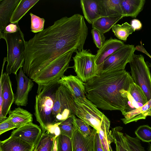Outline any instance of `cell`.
Instances as JSON below:
<instances>
[{"instance_id": "1", "label": "cell", "mask_w": 151, "mask_h": 151, "mask_svg": "<svg viewBox=\"0 0 151 151\" xmlns=\"http://www.w3.org/2000/svg\"><path fill=\"white\" fill-rule=\"evenodd\" d=\"M88 34V28L80 14L55 21L25 41L24 73L32 79L58 57L70 51L83 49Z\"/></svg>"}, {"instance_id": "2", "label": "cell", "mask_w": 151, "mask_h": 151, "mask_svg": "<svg viewBox=\"0 0 151 151\" xmlns=\"http://www.w3.org/2000/svg\"><path fill=\"white\" fill-rule=\"evenodd\" d=\"M134 82L125 69L101 73L85 83L86 97L98 108L120 111L123 115L127 94Z\"/></svg>"}, {"instance_id": "3", "label": "cell", "mask_w": 151, "mask_h": 151, "mask_svg": "<svg viewBox=\"0 0 151 151\" xmlns=\"http://www.w3.org/2000/svg\"><path fill=\"white\" fill-rule=\"evenodd\" d=\"M58 81L45 85H38L34 115L42 131H46L48 126L56 123L53 116L52 110L55 92L59 85Z\"/></svg>"}, {"instance_id": "4", "label": "cell", "mask_w": 151, "mask_h": 151, "mask_svg": "<svg viewBox=\"0 0 151 151\" xmlns=\"http://www.w3.org/2000/svg\"><path fill=\"white\" fill-rule=\"evenodd\" d=\"M6 41L7 47L6 72L16 75L19 69L23 67L24 61V51L25 41L24 35L20 28L16 32L4 33L0 32V39Z\"/></svg>"}, {"instance_id": "5", "label": "cell", "mask_w": 151, "mask_h": 151, "mask_svg": "<svg viewBox=\"0 0 151 151\" xmlns=\"http://www.w3.org/2000/svg\"><path fill=\"white\" fill-rule=\"evenodd\" d=\"M74 50L58 57L41 70L32 79L38 85H45L55 80H59L70 68L69 64Z\"/></svg>"}, {"instance_id": "6", "label": "cell", "mask_w": 151, "mask_h": 151, "mask_svg": "<svg viewBox=\"0 0 151 151\" xmlns=\"http://www.w3.org/2000/svg\"><path fill=\"white\" fill-rule=\"evenodd\" d=\"M129 63L134 82L142 88L149 101L151 99V75L143 56L134 54Z\"/></svg>"}, {"instance_id": "7", "label": "cell", "mask_w": 151, "mask_h": 151, "mask_svg": "<svg viewBox=\"0 0 151 151\" xmlns=\"http://www.w3.org/2000/svg\"><path fill=\"white\" fill-rule=\"evenodd\" d=\"M74 99L64 85L59 84L55 93L52 114L56 122L63 121L75 115Z\"/></svg>"}, {"instance_id": "8", "label": "cell", "mask_w": 151, "mask_h": 151, "mask_svg": "<svg viewBox=\"0 0 151 151\" xmlns=\"http://www.w3.org/2000/svg\"><path fill=\"white\" fill-rule=\"evenodd\" d=\"M73 57L74 62L73 68L77 76L83 82L86 83L98 75L95 63L96 55L89 50H77Z\"/></svg>"}, {"instance_id": "9", "label": "cell", "mask_w": 151, "mask_h": 151, "mask_svg": "<svg viewBox=\"0 0 151 151\" xmlns=\"http://www.w3.org/2000/svg\"><path fill=\"white\" fill-rule=\"evenodd\" d=\"M136 50L134 45H124L106 59L101 66L99 75L107 72L124 70L127 64L129 62Z\"/></svg>"}, {"instance_id": "10", "label": "cell", "mask_w": 151, "mask_h": 151, "mask_svg": "<svg viewBox=\"0 0 151 151\" xmlns=\"http://www.w3.org/2000/svg\"><path fill=\"white\" fill-rule=\"evenodd\" d=\"M75 115L82 119L98 132L105 115L87 99L83 101L74 100Z\"/></svg>"}, {"instance_id": "11", "label": "cell", "mask_w": 151, "mask_h": 151, "mask_svg": "<svg viewBox=\"0 0 151 151\" xmlns=\"http://www.w3.org/2000/svg\"><path fill=\"white\" fill-rule=\"evenodd\" d=\"M6 61V57H4L0 81V86L2 87L3 99L1 113L0 114V122L7 118L6 115L11 110V106L14 101V94L13 91L9 75L6 72L3 73L4 65Z\"/></svg>"}, {"instance_id": "12", "label": "cell", "mask_w": 151, "mask_h": 151, "mask_svg": "<svg viewBox=\"0 0 151 151\" xmlns=\"http://www.w3.org/2000/svg\"><path fill=\"white\" fill-rule=\"evenodd\" d=\"M15 77L17 86L14 103L17 106H26L29 92L33 86V81L25 75L22 68H20Z\"/></svg>"}, {"instance_id": "13", "label": "cell", "mask_w": 151, "mask_h": 151, "mask_svg": "<svg viewBox=\"0 0 151 151\" xmlns=\"http://www.w3.org/2000/svg\"><path fill=\"white\" fill-rule=\"evenodd\" d=\"M59 84L64 85L68 90L74 100L83 101L87 99L85 83L77 76H63L58 81Z\"/></svg>"}, {"instance_id": "14", "label": "cell", "mask_w": 151, "mask_h": 151, "mask_svg": "<svg viewBox=\"0 0 151 151\" xmlns=\"http://www.w3.org/2000/svg\"><path fill=\"white\" fill-rule=\"evenodd\" d=\"M42 133L41 128L32 122L17 128L13 131L9 137L19 138L35 146Z\"/></svg>"}, {"instance_id": "15", "label": "cell", "mask_w": 151, "mask_h": 151, "mask_svg": "<svg viewBox=\"0 0 151 151\" xmlns=\"http://www.w3.org/2000/svg\"><path fill=\"white\" fill-rule=\"evenodd\" d=\"M124 45L122 41L111 37L105 41L102 47L97 50L95 55V63L97 68L98 75L101 66L106 59Z\"/></svg>"}, {"instance_id": "16", "label": "cell", "mask_w": 151, "mask_h": 151, "mask_svg": "<svg viewBox=\"0 0 151 151\" xmlns=\"http://www.w3.org/2000/svg\"><path fill=\"white\" fill-rule=\"evenodd\" d=\"M20 0H0V32L10 23L12 14Z\"/></svg>"}, {"instance_id": "17", "label": "cell", "mask_w": 151, "mask_h": 151, "mask_svg": "<svg viewBox=\"0 0 151 151\" xmlns=\"http://www.w3.org/2000/svg\"><path fill=\"white\" fill-rule=\"evenodd\" d=\"M80 2L84 17L89 23L101 17L98 0H81Z\"/></svg>"}, {"instance_id": "18", "label": "cell", "mask_w": 151, "mask_h": 151, "mask_svg": "<svg viewBox=\"0 0 151 151\" xmlns=\"http://www.w3.org/2000/svg\"><path fill=\"white\" fill-rule=\"evenodd\" d=\"M35 146L17 138L9 137L0 141V151H33Z\"/></svg>"}, {"instance_id": "19", "label": "cell", "mask_w": 151, "mask_h": 151, "mask_svg": "<svg viewBox=\"0 0 151 151\" xmlns=\"http://www.w3.org/2000/svg\"><path fill=\"white\" fill-rule=\"evenodd\" d=\"M98 1L101 17L123 15L121 0H98Z\"/></svg>"}, {"instance_id": "20", "label": "cell", "mask_w": 151, "mask_h": 151, "mask_svg": "<svg viewBox=\"0 0 151 151\" xmlns=\"http://www.w3.org/2000/svg\"><path fill=\"white\" fill-rule=\"evenodd\" d=\"M73 151H93V135L85 136L76 129L71 138Z\"/></svg>"}, {"instance_id": "21", "label": "cell", "mask_w": 151, "mask_h": 151, "mask_svg": "<svg viewBox=\"0 0 151 151\" xmlns=\"http://www.w3.org/2000/svg\"><path fill=\"white\" fill-rule=\"evenodd\" d=\"M8 114V117L17 128L32 122V114L20 106L10 110Z\"/></svg>"}, {"instance_id": "22", "label": "cell", "mask_w": 151, "mask_h": 151, "mask_svg": "<svg viewBox=\"0 0 151 151\" xmlns=\"http://www.w3.org/2000/svg\"><path fill=\"white\" fill-rule=\"evenodd\" d=\"M144 0H121V6L124 17L136 18L142 10Z\"/></svg>"}, {"instance_id": "23", "label": "cell", "mask_w": 151, "mask_h": 151, "mask_svg": "<svg viewBox=\"0 0 151 151\" xmlns=\"http://www.w3.org/2000/svg\"><path fill=\"white\" fill-rule=\"evenodd\" d=\"M110 122L105 116L103 118L100 129L98 132L102 147L104 151H113L111 144L113 142V138L110 130Z\"/></svg>"}, {"instance_id": "24", "label": "cell", "mask_w": 151, "mask_h": 151, "mask_svg": "<svg viewBox=\"0 0 151 151\" xmlns=\"http://www.w3.org/2000/svg\"><path fill=\"white\" fill-rule=\"evenodd\" d=\"M151 105V99L142 106L134 109L123 115L124 118L121 119L125 124L139 120L145 119L148 116V110Z\"/></svg>"}, {"instance_id": "25", "label": "cell", "mask_w": 151, "mask_h": 151, "mask_svg": "<svg viewBox=\"0 0 151 151\" xmlns=\"http://www.w3.org/2000/svg\"><path fill=\"white\" fill-rule=\"evenodd\" d=\"M124 17L122 15L116 16L101 17L92 24L93 29H96L103 34L109 31L112 27Z\"/></svg>"}, {"instance_id": "26", "label": "cell", "mask_w": 151, "mask_h": 151, "mask_svg": "<svg viewBox=\"0 0 151 151\" xmlns=\"http://www.w3.org/2000/svg\"><path fill=\"white\" fill-rule=\"evenodd\" d=\"M39 0H21L11 17V23L18 24L19 21Z\"/></svg>"}, {"instance_id": "27", "label": "cell", "mask_w": 151, "mask_h": 151, "mask_svg": "<svg viewBox=\"0 0 151 151\" xmlns=\"http://www.w3.org/2000/svg\"><path fill=\"white\" fill-rule=\"evenodd\" d=\"M55 139L54 137L47 130L42 131L41 136L33 151H52Z\"/></svg>"}, {"instance_id": "28", "label": "cell", "mask_w": 151, "mask_h": 151, "mask_svg": "<svg viewBox=\"0 0 151 151\" xmlns=\"http://www.w3.org/2000/svg\"><path fill=\"white\" fill-rule=\"evenodd\" d=\"M122 127H117L111 130L113 142L116 145V151H129L124 134L121 132Z\"/></svg>"}, {"instance_id": "29", "label": "cell", "mask_w": 151, "mask_h": 151, "mask_svg": "<svg viewBox=\"0 0 151 151\" xmlns=\"http://www.w3.org/2000/svg\"><path fill=\"white\" fill-rule=\"evenodd\" d=\"M111 29L115 36L119 39L124 41H126L129 36L135 31L131 24L127 22L122 25L115 24Z\"/></svg>"}, {"instance_id": "30", "label": "cell", "mask_w": 151, "mask_h": 151, "mask_svg": "<svg viewBox=\"0 0 151 151\" xmlns=\"http://www.w3.org/2000/svg\"><path fill=\"white\" fill-rule=\"evenodd\" d=\"M75 115H73L66 119L60 122L59 127L61 134L72 138L74 132L76 129L74 123Z\"/></svg>"}, {"instance_id": "31", "label": "cell", "mask_w": 151, "mask_h": 151, "mask_svg": "<svg viewBox=\"0 0 151 151\" xmlns=\"http://www.w3.org/2000/svg\"><path fill=\"white\" fill-rule=\"evenodd\" d=\"M129 93L134 101L142 106L148 101L142 90L134 82L130 85Z\"/></svg>"}, {"instance_id": "32", "label": "cell", "mask_w": 151, "mask_h": 151, "mask_svg": "<svg viewBox=\"0 0 151 151\" xmlns=\"http://www.w3.org/2000/svg\"><path fill=\"white\" fill-rule=\"evenodd\" d=\"M57 151H73L71 139L60 134L56 138Z\"/></svg>"}, {"instance_id": "33", "label": "cell", "mask_w": 151, "mask_h": 151, "mask_svg": "<svg viewBox=\"0 0 151 151\" xmlns=\"http://www.w3.org/2000/svg\"><path fill=\"white\" fill-rule=\"evenodd\" d=\"M124 138L129 151H145L137 137H132L125 134Z\"/></svg>"}, {"instance_id": "34", "label": "cell", "mask_w": 151, "mask_h": 151, "mask_svg": "<svg viewBox=\"0 0 151 151\" xmlns=\"http://www.w3.org/2000/svg\"><path fill=\"white\" fill-rule=\"evenodd\" d=\"M137 137L145 142H151V127L147 125L140 126L135 131Z\"/></svg>"}, {"instance_id": "35", "label": "cell", "mask_w": 151, "mask_h": 151, "mask_svg": "<svg viewBox=\"0 0 151 151\" xmlns=\"http://www.w3.org/2000/svg\"><path fill=\"white\" fill-rule=\"evenodd\" d=\"M29 14L31 19V31L37 33L43 31L45 22L44 18H41L32 13H30Z\"/></svg>"}, {"instance_id": "36", "label": "cell", "mask_w": 151, "mask_h": 151, "mask_svg": "<svg viewBox=\"0 0 151 151\" xmlns=\"http://www.w3.org/2000/svg\"><path fill=\"white\" fill-rule=\"evenodd\" d=\"M74 123L76 128L83 135L86 137L92 135L93 129L91 128L87 123L80 118H77L75 116Z\"/></svg>"}, {"instance_id": "37", "label": "cell", "mask_w": 151, "mask_h": 151, "mask_svg": "<svg viewBox=\"0 0 151 151\" xmlns=\"http://www.w3.org/2000/svg\"><path fill=\"white\" fill-rule=\"evenodd\" d=\"M91 33L94 43L97 48L99 49H100L103 46L106 41L105 37L104 34L95 29H91Z\"/></svg>"}, {"instance_id": "38", "label": "cell", "mask_w": 151, "mask_h": 151, "mask_svg": "<svg viewBox=\"0 0 151 151\" xmlns=\"http://www.w3.org/2000/svg\"><path fill=\"white\" fill-rule=\"evenodd\" d=\"M127 96L128 98L127 102L125 107L123 115L126 113L134 109L142 107L140 105L134 101L129 92L127 93Z\"/></svg>"}, {"instance_id": "39", "label": "cell", "mask_w": 151, "mask_h": 151, "mask_svg": "<svg viewBox=\"0 0 151 151\" xmlns=\"http://www.w3.org/2000/svg\"><path fill=\"white\" fill-rule=\"evenodd\" d=\"M16 128H17V127L8 117L6 119L0 123V135Z\"/></svg>"}, {"instance_id": "40", "label": "cell", "mask_w": 151, "mask_h": 151, "mask_svg": "<svg viewBox=\"0 0 151 151\" xmlns=\"http://www.w3.org/2000/svg\"><path fill=\"white\" fill-rule=\"evenodd\" d=\"M93 151H104L101 145L99 133L94 128L93 129Z\"/></svg>"}, {"instance_id": "41", "label": "cell", "mask_w": 151, "mask_h": 151, "mask_svg": "<svg viewBox=\"0 0 151 151\" xmlns=\"http://www.w3.org/2000/svg\"><path fill=\"white\" fill-rule=\"evenodd\" d=\"M60 122H58L48 126L47 130L49 133L53 135L55 139L61 134L60 130L59 127Z\"/></svg>"}, {"instance_id": "42", "label": "cell", "mask_w": 151, "mask_h": 151, "mask_svg": "<svg viewBox=\"0 0 151 151\" xmlns=\"http://www.w3.org/2000/svg\"><path fill=\"white\" fill-rule=\"evenodd\" d=\"M20 28L17 23H10L5 28L4 31L2 32L4 33H12L17 32Z\"/></svg>"}, {"instance_id": "43", "label": "cell", "mask_w": 151, "mask_h": 151, "mask_svg": "<svg viewBox=\"0 0 151 151\" xmlns=\"http://www.w3.org/2000/svg\"><path fill=\"white\" fill-rule=\"evenodd\" d=\"M131 25L135 30H140L142 27L140 21L137 19H134L132 20Z\"/></svg>"}, {"instance_id": "44", "label": "cell", "mask_w": 151, "mask_h": 151, "mask_svg": "<svg viewBox=\"0 0 151 151\" xmlns=\"http://www.w3.org/2000/svg\"><path fill=\"white\" fill-rule=\"evenodd\" d=\"M52 151H57L56 138L55 139L54 144Z\"/></svg>"}, {"instance_id": "45", "label": "cell", "mask_w": 151, "mask_h": 151, "mask_svg": "<svg viewBox=\"0 0 151 151\" xmlns=\"http://www.w3.org/2000/svg\"><path fill=\"white\" fill-rule=\"evenodd\" d=\"M148 116H151V105L149 109L148 110Z\"/></svg>"}, {"instance_id": "46", "label": "cell", "mask_w": 151, "mask_h": 151, "mask_svg": "<svg viewBox=\"0 0 151 151\" xmlns=\"http://www.w3.org/2000/svg\"><path fill=\"white\" fill-rule=\"evenodd\" d=\"M147 151H151V144L150 145Z\"/></svg>"}, {"instance_id": "47", "label": "cell", "mask_w": 151, "mask_h": 151, "mask_svg": "<svg viewBox=\"0 0 151 151\" xmlns=\"http://www.w3.org/2000/svg\"><path fill=\"white\" fill-rule=\"evenodd\" d=\"M145 53L147 55L151 58V56L149 55L147 52H145Z\"/></svg>"}, {"instance_id": "48", "label": "cell", "mask_w": 151, "mask_h": 151, "mask_svg": "<svg viewBox=\"0 0 151 151\" xmlns=\"http://www.w3.org/2000/svg\"></svg>"}, {"instance_id": "49", "label": "cell", "mask_w": 151, "mask_h": 151, "mask_svg": "<svg viewBox=\"0 0 151 151\" xmlns=\"http://www.w3.org/2000/svg\"></svg>"}, {"instance_id": "50", "label": "cell", "mask_w": 151, "mask_h": 151, "mask_svg": "<svg viewBox=\"0 0 151 151\" xmlns=\"http://www.w3.org/2000/svg\"></svg>"}]
</instances>
